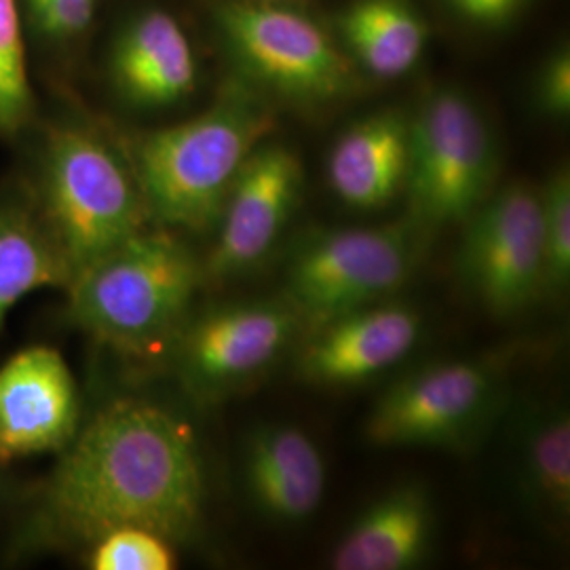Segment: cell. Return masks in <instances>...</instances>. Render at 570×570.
I'll return each instance as SVG.
<instances>
[{"label":"cell","mask_w":570,"mask_h":570,"mask_svg":"<svg viewBox=\"0 0 570 570\" xmlns=\"http://www.w3.org/2000/svg\"><path fill=\"white\" fill-rule=\"evenodd\" d=\"M199 442L178 414L122 397L104 406L60 452L35 494L21 548H87L108 530H155L174 546L204 522Z\"/></svg>","instance_id":"cell-1"},{"label":"cell","mask_w":570,"mask_h":570,"mask_svg":"<svg viewBox=\"0 0 570 570\" xmlns=\"http://www.w3.org/2000/svg\"><path fill=\"white\" fill-rule=\"evenodd\" d=\"M204 275L176 235L146 226L68 282V320L127 357L159 355L176 345Z\"/></svg>","instance_id":"cell-2"},{"label":"cell","mask_w":570,"mask_h":570,"mask_svg":"<svg viewBox=\"0 0 570 570\" xmlns=\"http://www.w3.org/2000/svg\"><path fill=\"white\" fill-rule=\"evenodd\" d=\"M273 127L263 104L233 94L190 121L144 134L129 161L150 220L193 233L216 225L237 174Z\"/></svg>","instance_id":"cell-3"},{"label":"cell","mask_w":570,"mask_h":570,"mask_svg":"<svg viewBox=\"0 0 570 570\" xmlns=\"http://www.w3.org/2000/svg\"><path fill=\"white\" fill-rule=\"evenodd\" d=\"M32 190L70 279L150 223L131 161L85 122L45 129Z\"/></svg>","instance_id":"cell-4"},{"label":"cell","mask_w":570,"mask_h":570,"mask_svg":"<svg viewBox=\"0 0 570 570\" xmlns=\"http://www.w3.org/2000/svg\"><path fill=\"white\" fill-rule=\"evenodd\" d=\"M494 178L489 127L461 91L442 89L410 121L406 183L414 225L465 223Z\"/></svg>","instance_id":"cell-5"},{"label":"cell","mask_w":570,"mask_h":570,"mask_svg":"<svg viewBox=\"0 0 570 570\" xmlns=\"http://www.w3.org/2000/svg\"><path fill=\"white\" fill-rule=\"evenodd\" d=\"M414 261L412 223L324 233L289 261L285 301L298 311L303 324L324 326L400 289Z\"/></svg>","instance_id":"cell-6"},{"label":"cell","mask_w":570,"mask_h":570,"mask_svg":"<svg viewBox=\"0 0 570 570\" xmlns=\"http://www.w3.org/2000/svg\"><path fill=\"white\" fill-rule=\"evenodd\" d=\"M216 21L245 70L287 98L326 102L353 85L348 58L301 11L275 0H228Z\"/></svg>","instance_id":"cell-7"},{"label":"cell","mask_w":570,"mask_h":570,"mask_svg":"<svg viewBox=\"0 0 570 570\" xmlns=\"http://www.w3.org/2000/svg\"><path fill=\"white\" fill-rule=\"evenodd\" d=\"M501 376L492 364L456 360L412 372L385 391L366 421L381 449L461 450L487 425Z\"/></svg>","instance_id":"cell-8"},{"label":"cell","mask_w":570,"mask_h":570,"mask_svg":"<svg viewBox=\"0 0 570 570\" xmlns=\"http://www.w3.org/2000/svg\"><path fill=\"white\" fill-rule=\"evenodd\" d=\"M465 225L459 273L490 313L511 317L546 289L541 193L510 184L480 205Z\"/></svg>","instance_id":"cell-9"},{"label":"cell","mask_w":570,"mask_h":570,"mask_svg":"<svg viewBox=\"0 0 570 570\" xmlns=\"http://www.w3.org/2000/svg\"><path fill=\"white\" fill-rule=\"evenodd\" d=\"M301 326L303 317L287 301L209 311L186 322L171 348L178 376L195 397L225 395L273 366Z\"/></svg>","instance_id":"cell-10"},{"label":"cell","mask_w":570,"mask_h":570,"mask_svg":"<svg viewBox=\"0 0 570 570\" xmlns=\"http://www.w3.org/2000/svg\"><path fill=\"white\" fill-rule=\"evenodd\" d=\"M301 188L303 167L296 153L282 144L258 146L230 186L205 275L226 279L258 265L279 242Z\"/></svg>","instance_id":"cell-11"},{"label":"cell","mask_w":570,"mask_h":570,"mask_svg":"<svg viewBox=\"0 0 570 570\" xmlns=\"http://www.w3.org/2000/svg\"><path fill=\"white\" fill-rule=\"evenodd\" d=\"M81 429L77 381L51 346H28L0 366V463L66 449Z\"/></svg>","instance_id":"cell-12"},{"label":"cell","mask_w":570,"mask_h":570,"mask_svg":"<svg viewBox=\"0 0 570 570\" xmlns=\"http://www.w3.org/2000/svg\"><path fill=\"white\" fill-rule=\"evenodd\" d=\"M421 330V315L412 306H364L317 327L296 367L315 385H360L400 364Z\"/></svg>","instance_id":"cell-13"},{"label":"cell","mask_w":570,"mask_h":570,"mask_svg":"<svg viewBox=\"0 0 570 570\" xmlns=\"http://www.w3.org/2000/svg\"><path fill=\"white\" fill-rule=\"evenodd\" d=\"M110 75L127 102L165 108L195 91L197 60L178 20L161 9H148L129 21L115 42Z\"/></svg>","instance_id":"cell-14"},{"label":"cell","mask_w":570,"mask_h":570,"mask_svg":"<svg viewBox=\"0 0 570 570\" xmlns=\"http://www.w3.org/2000/svg\"><path fill=\"white\" fill-rule=\"evenodd\" d=\"M245 489L266 518L298 524L320 510L326 463L311 435L294 425L256 429L244 456Z\"/></svg>","instance_id":"cell-15"},{"label":"cell","mask_w":570,"mask_h":570,"mask_svg":"<svg viewBox=\"0 0 570 570\" xmlns=\"http://www.w3.org/2000/svg\"><path fill=\"white\" fill-rule=\"evenodd\" d=\"M433 508L416 484L389 490L346 530L330 556L336 570H407L433 546Z\"/></svg>","instance_id":"cell-16"},{"label":"cell","mask_w":570,"mask_h":570,"mask_svg":"<svg viewBox=\"0 0 570 570\" xmlns=\"http://www.w3.org/2000/svg\"><path fill=\"white\" fill-rule=\"evenodd\" d=\"M410 121L379 112L345 131L330 153L327 180L343 204L372 212L387 205L406 183Z\"/></svg>","instance_id":"cell-17"},{"label":"cell","mask_w":570,"mask_h":570,"mask_svg":"<svg viewBox=\"0 0 570 570\" xmlns=\"http://www.w3.org/2000/svg\"><path fill=\"white\" fill-rule=\"evenodd\" d=\"M68 279V265L32 186H7L0 193V332L23 296L42 287H66Z\"/></svg>","instance_id":"cell-18"},{"label":"cell","mask_w":570,"mask_h":570,"mask_svg":"<svg viewBox=\"0 0 570 570\" xmlns=\"http://www.w3.org/2000/svg\"><path fill=\"white\" fill-rule=\"evenodd\" d=\"M338 28L351 53L381 79L410 72L428 41V28L407 0H355Z\"/></svg>","instance_id":"cell-19"},{"label":"cell","mask_w":570,"mask_h":570,"mask_svg":"<svg viewBox=\"0 0 570 570\" xmlns=\"http://www.w3.org/2000/svg\"><path fill=\"white\" fill-rule=\"evenodd\" d=\"M520 478L534 508L562 522L570 513V416L562 406L541 407L522 431Z\"/></svg>","instance_id":"cell-20"},{"label":"cell","mask_w":570,"mask_h":570,"mask_svg":"<svg viewBox=\"0 0 570 570\" xmlns=\"http://www.w3.org/2000/svg\"><path fill=\"white\" fill-rule=\"evenodd\" d=\"M35 96L28 79L20 2L0 0V136L16 138L32 121Z\"/></svg>","instance_id":"cell-21"},{"label":"cell","mask_w":570,"mask_h":570,"mask_svg":"<svg viewBox=\"0 0 570 570\" xmlns=\"http://www.w3.org/2000/svg\"><path fill=\"white\" fill-rule=\"evenodd\" d=\"M87 562L94 570L176 569V546L155 530L121 527L108 530L87 546Z\"/></svg>","instance_id":"cell-22"},{"label":"cell","mask_w":570,"mask_h":570,"mask_svg":"<svg viewBox=\"0 0 570 570\" xmlns=\"http://www.w3.org/2000/svg\"><path fill=\"white\" fill-rule=\"evenodd\" d=\"M546 287L564 289L570 279V176L562 167L541 190Z\"/></svg>","instance_id":"cell-23"},{"label":"cell","mask_w":570,"mask_h":570,"mask_svg":"<svg viewBox=\"0 0 570 570\" xmlns=\"http://www.w3.org/2000/svg\"><path fill=\"white\" fill-rule=\"evenodd\" d=\"M100 0H21L30 28L49 45L79 41L96 20Z\"/></svg>","instance_id":"cell-24"},{"label":"cell","mask_w":570,"mask_h":570,"mask_svg":"<svg viewBox=\"0 0 570 570\" xmlns=\"http://www.w3.org/2000/svg\"><path fill=\"white\" fill-rule=\"evenodd\" d=\"M539 104L551 117H569L570 110V56L558 51L539 79Z\"/></svg>","instance_id":"cell-25"},{"label":"cell","mask_w":570,"mask_h":570,"mask_svg":"<svg viewBox=\"0 0 570 570\" xmlns=\"http://www.w3.org/2000/svg\"><path fill=\"white\" fill-rule=\"evenodd\" d=\"M459 13L478 23H501L508 20L520 0H450Z\"/></svg>","instance_id":"cell-26"}]
</instances>
